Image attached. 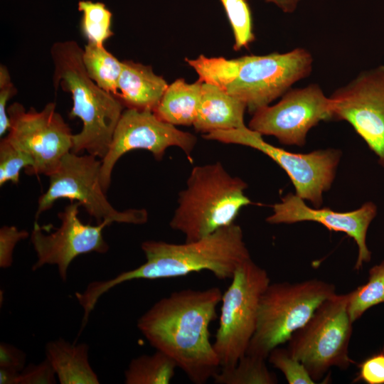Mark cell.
<instances>
[{
	"mask_svg": "<svg viewBox=\"0 0 384 384\" xmlns=\"http://www.w3.org/2000/svg\"><path fill=\"white\" fill-rule=\"evenodd\" d=\"M218 287L184 289L156 302L137 321V327L156 350L170 356L195 384H204L220 368L209 326L217 318Z\"/></svg>",
	"mask_w": 384,
	"mask_h": 384,
	"instance_id": "1",
	"label": "cell"
},
{
	"mask_svg": "<svg viewBox=\"0 0 384 384\" xmlns=\"http://www.w3.org/2000/svg\"><path fill=\"white\" fill-rule=\"evenodd\" d=\"M146 262L116 277L87 284L77 293L80 304L92 311L110 289L133 279H159L185 276L202 270L220 280L231 279L238 267L251 258L240 225L233 223L194 241L176 244L146 240L142 243Z\"/></svg>",
	"mask_w": 384,
	"mask_h": 384,
	"instance_id": "2",
	"label": "cell"
},
{
	"mask_svg": "<svg viewBox=\"0 0 384 384\" xmlns=\"http://www.w3.org/2000/svg\"><path fill=\"white\" fill-rule=\"evenodd\" d=\"M185 61L199 80L215 85L246 104L254 114L281 97L312 71L314 58L304 48L286 53L249 55L237 58L200 55Z\"/></svg>",
	"mask_w": 384,
	"mask_h": 384,
	"instance_id": "3",
	"label": "cell"
},
{
	"mask_svg": "<svg viewBox=\"0 0 384 384\" xmlns=\"http://www.w3.org/2000/svg\"><path fill=\"white\" fill-rule=\"evenodd\" d=\"M82 50L73 40L52 45L53 85L56 91L60 87L70 93L73 103L69 117H78L82 122L81 131L73 135L71 151H85L102 159L125 107L89 77L82 63Z\"/></svg>",
	"mask_w": 384,
	"mask_h": 384,
	"instance_id": "4",
	"label": "cell"
},
{
	"mask_svg": "<svg viewBox=\"0 0 384 384\" xmlns=\"http://www.w3.org/2000/svg\"><path fill=\"white\" fill-rule=\"evenodd\" d=\"M247 188L219 161L193 167L178 193L170 227L189 242L235 223L240 210L252 203L245 194Z\"/></svg>",
	"mask_w": 384,
	"mask_h": 384,
	"instance_id": "5",
	"label": "cell"
},
{
	"mask_svg": "<svg viewBox=\"0 0 384 384\" xmlns=\"http://www.w3.org/2000/svg\"><path fill=\"white\" fill-rule=\"evenodd\" d=\"M335 294L334 284L317 279L270 283L260 297L255 331L246 353L267 360L272 349L288 341Z\"/></svg>",
	"mask_w": 384,
	"mask_h": 384,
	"instance_id": "6",
	"label": "cell"
},
{
	"mask_svg": "<svg viewBox=\"0 0 384 384\" xmlns=\"http://www.w3.org/2000/svg\"><path fill=\"white\" fill-rule=\"evenodd\" d=\"M348 302V293L331 296L288 341L290 353L305 366L314 381L332 367L346 370L353 363L348 355L353 322Z\"/></svg>",
	"mask_w": 384,
	"mask_h": 384,
	"instance_id": "7",
	"label": "cell"
},
{
	"mask_svg": "<svg viewBox=\"0 0 384 384\" xmlns=\"http://www.w3.org/2000/svg\"><path fill=\"white\" fill-rule=\"evenodd\" d=\"M270 283L267 271L251 258L240 265L223 294L219 326L213 343L220 368L243 356L255 331L260 297Z\"/></svg>",
	"mask_w": 384,
	"mask_h": 384,
	"instance_id": "8",
	"label": "cell"
},
{
	"mask_svg": "<svg viewBox=\"0 0 384 384\" xmlns=\"http://www.w3.org/2000/svg\"><path fill=\"white\" fill-rule=\"evenodd\" d=\"M102 160L91 154L80 156L70 151L49 177L47 191L38 200L36 217L49 210L58 199L76 201L97 223L141 225L148 220L146 209L130 208L120 211L107 200L100 180Z\"/></svg>",
	"mask_w": 384,
	"mask_h": 384,
	"instance_id": "9",
	"label": "cell"
},
{
	"mask_svg": "<svg viewBox=\"0 0 384 384\" xmlns=\"http://www.w3.org/2000/svg\"><path fill=\"white\" fill-rule=\"evenodd\" d=\"M208 140L240 144L255 149L274 161L288 175L295 194L310 202L316 208L323 203L336 176L341 151L319 149L306 154L288 151L266 142L262 135L247 126L230 130H218L203 134Z\"/></svg>",
	"mask_w": 384,
	"mask_h": 384,
	"instance_id": "10",
	"label": "cell"
},
{
	"mask_svg": "<svg viewBox=\"0 0 384 384\" xmlns=\"http://www.w3.org/2000/svg\"><path fill=\"white\" fill-rule=\"evenodd\" d=\"M7 112L10 127L6 137L33 160V166L25 172L49 176L73 146L74 134L56 111V104L49 102L36 111L33 107L26 110L23 105L14 102Z\"/></svg>",
	"mask_w": 384,
	"mask_h": 384,
	"instance_id": "11",
	"label": "cell"
},
{
	"mask_svg": "<svg viewBox=\"0 0 384 384\" xmlns=\"http://www.w3.org/2000/svg\"><path fill=\"white\" fill-rule=\"evenodd\" d=\"M196 143L195 135L161 120L153 110L124 109L114 131L108 151L102 159V186L107 192L114 165L121 156L132 150H147L156 160H161L168 148L176 146L191 160Z\"/></svg>",
	"mask_w": 384,
	"mask_h": 384,
	"instance_id": "12",
	"label": "cell"
},
{
	"mask_svg": "<svg viewBox=\"0 0 384 384\" xmlns=\"http://www.w3.org/2000/svg\"><path fill=\"white\" fill-rule=\"evenodd\" d=\"M329 120H332L329 97L319 85L311 83L291 88L275 105L256 111L248 127L262 136H273L282 144L303 146L309 130Z\"/></svg>",
	"mask_w": 384,
	"mask_h": 384,
	"instance_id": "13",
	"label": "cell"
},
{
	"mask_svg": "<svg viewBox=\"0 0 384 384\" xmlns=\"http://www.w3.org/2000/svg\"><path fill=\"white\" fill-rule=\"evenodd\" d=\"M329 99L332 120L348 122L384 168V65L361 72Z\"/></svg>",
	"mask_w": 384,
	"mask_h": 384,
	"instance_id": "14",
	"label": "cell"
},
{
	"mask_svg": "<svg viewBox=\"0 0 384 384\" xmlns=\"http://www.w3.org/2000/svg\"><path fill=\"white\" fill-rule=\"evenodd\" d=\"M78 202L71 201L58 214L61 224L54 232L46 234L36 221L30 235L37 260L32 267L36 271L46 265H55L60 279L65 282L68 270L78 256L92 252L105 253L109 245L102 235L110 225L105 220L96 225L84 224L78 218Z\"/></svg>",
	"mask_w": 384,
	"mask_h": 384,
	"instance_id": "15",
	"label": "cell"
},
{
	"mask_svg": "<svg viewBox=\"0 0 384 384\" xmlns=\"http://www.w3.org/2000/svg\"><path fill=\"white\" fill-rule=\"evenodd\" d=\"M376 215L377 206L373 202H366L352 211L336 212L327 208H311L304 200L289 193L272 206V213L266 221L270 224L313 221L322 224L329 230L346 233L357 245L358 257L354 269L359 270L371 259V252L366 245V234Z\"/></svg>",
	"mask_w": 384,
	"mask_h": 384,
	"instance_id": "16",
	"label": "cell"
},
{
	"mask_svg": "<svg viewBox=\"0 0 384 384\" xmlns=\"http://www.w3.org/2000/svg\"><path fill=\"white\" fill-rule=\"evenodd\" d=\"M169 84L151 65L122 60L117 98L126 108L154 110Z\"/></svg>",
	"mask_w": 384,
	"mask_h": 384,
	"instance_id": "17",
	"label": "cell"
},
{
	"mask_svg": "<svg viewBox=\"0 0 384 384\" xmlns=\"http://www.w3.org/2000/svg\"><path fill=\"white\" fill-rule=\"evenodd\" d=\"M246 104L218 86L203 82L202 95L194 129L208 134L246 126L244 115Z\"/></svg>",
	"mask_w": 384,
	"mask_h": 384,
	"instance_id": "18",
	"label": "cell"
},
{
	"mask_svg": "<svg viewBox=\"0 0 384 384\" xmlns=\"http://www.w3.org/2000/svg\"><path fill=\"white\" fill-rule=\"evenodd\" d=\"M89 346L70 343L63 338L46 346V358L60 384H98L100 380L88 358Z\"/></svg>",
	"mask_w": 384,
	"mask_h": 384,
	"instance_id": "19",
	"label": "cell"
},
{
	"mask_svg": "<svg viewBox=\"0 0 384 384\" xmlns=\"http://www.w3.org/2000/svg\"><path fill=\"white\" fill-rule=\"evenodd\" d=\"M202 85L199 79L193 83L183 78L176 80L168 85L154 112L174 126L193 125L201 100Z\"/></svg>",
	"mask_w": 384,
	"mask_h": 384,
	"instance_id": "20",
	"label": "cell"
},
{
	"mask_svg": "<svg viewBox=\"0 0 384 384\" xmlns=\"http://www.w3.org/2000/svg\"><path fill=\"white\" fill-rule=\"evenodd\" d=\"M82 59L89 77L100 88L117 97L122 61L109 52L104 45L90 41L82 50Z\"/></svg>",
	"mask_w": 384,
	"mask_h": 384,
	"instance_id": "21",
	"label": "cell"
},
{
	"mask_svg": "<svg viewBox=\"0 0 384 384\" xmlns=\"http://www.w3.org/2000/svg\"><path fill=\"white\" fill-rule=\"evenodd\" d=\"M178 368L165 353L156 350L152 355L143 354L133 358L124 371L126 384H168Z\"/></svg>",
	"mask_w": 384,
	"mask_h": 384,
	"instance_id": "22",
	"label": "cell"
},
{
	"mask_svg": "<svg viewBox=\"0 0 384 384\" xmlns=\"http://www.w3.org/2000/svg\"><path fill=\"white\" fill-rule=\"evenodd\" d=\"M266 359L245 353L232 367L220 368L213 377L216 384H275L276 375L270 371Z\"/></svg>",
	"mask_w": 384,
	"mask_h": 384,
	"instance_id": "23",
	"label": "cell"
},
{
	"mask_svg": "<svg viewBox=\"0 0 384 384\" xmlns=\"http://www.w3.org/2000/svg\"><path fill=\"white\" fill-rule=\"evenodd\" d=\"M384 303V261L369 270L367 283L348 293V312L353 323L372 306Z\"/></svg>",
	"mask_w": 384,
	"mask_h": 384,
	"instance_id": "24",
	"label": "cell"
},
{
	"mask_svg": "<svg viewBox=\"0 0 384 384\" xmlns=\"http://www.w3.org/2000/svg\"><path fill=\"white\" fill-rule=\"evenodd\" d=\"M78 9L82 13L81 30L87 41L103 45L114 35L111 28L112 14L104 3L80 0Z\"/></svg>",
	"mask_w": 384,
	"mask_h": 384,
	"instance_id": "25",
	"label": "cell"
},
{
	"mask_svg": "<svg viewBox=\"0 0 384 384\" xmlns=\"http://www.w3.org/2000/svg\"><path fill=\"white\" fill-rule=\"evenodd\" d=\"M227 14L234 35L235 50L247 48L255 39L252 18L246 0H220Z\"/></svg>",
	"mask_w": 384,
	"mask_h": 384,
	"instance_id": "26",
	"label": "cell"
},
{
	"mask_svg": "<svg viewBox=\"0 0 384 384\" xmlns=\"http://www.w3.org/2000/svg\"><path fill=\"white\" fill-rule=\"evenodd\" d=\"M33 166V160L25 151L13 145L6 137L0 142V186L11 181L18 183L20 172Z\"/></svg>",
	"mask_w": 384,
	"mask_h": 384,
	"instance_id": "27",
	"label": "cell"
},
{
	"mask_svg": "<svg viewBox=\"0 0 384 384\" xmlns=\"http://www.w3.org/2000/svg\"><path fill=\"white\" fill-rule=\"evenodd\" d=\"M267 358L284 374L289 384L315 383L305 366L290 353L288 348L277 346L270 351Z\"/></svg>",
	"mask_w": 384,
	"mask_h": 384,
	"instance_id": "28",
	"label": "cell"
},
{
	"mask_svg": "<svg viewBox=\"0 0 384 384\" xmlns=\"http://www.w3.org/2000/svg\"><path fill=\"white\" fill-rule=\"evenodd\" d=\"M29 236V233L14 225H4L0 229V267H10L16 244Z\"/></svg>",
	"mask_w": 384,
	"mask_h": 384,
	"instance_id": "29",
	"label": "cell"
},
{
	"mask_svg": "<svg viewBox=\"0 0 384 384\" xmlns=\"http://www.w3.org/2000/svg\"><path fill=\"white\" fill-rule=\"evenodd\" d=\"M56 374L46 358L38 364L31 363L19 373L17 384H54L56 383Z\"/></svg>",
	"mask_w": 384,
	"mask_h": 384,
	"instance_id": "30",
	"label": "cell"
},
{
	"mask_svg": "<svg viewBox=\"0 0 384 384\" xmlns=\"http://www.w3.org/2000/svg\"><path fill=\"white\" fill-rule=\"evenodd\" d=\"M17 93L8 68L0 65V136L2 137L10 127L6 106L8 102Z\"/></svg>",
	"mask_w": 384,
	"mask_h": 384,
	"instance_id": "31",
	"label": "cell"
},
{
	"mask_svg": "<svg viewBox=\"0 0 384 384\" xmlns=\"http://www.w3.org/2000/svg\"><path fill=\"white\" fill-rule=\"evenodd\" d=\"M358 367L359 372L355 380L368 384H384V352L370 356Z\"/></svg>",
	"mask_w": 384,
	"mask_h": 384,
	"instance_id": "32",
	"label": "cell"
},
{
	"mask_svg": "<svg viewBox=\"0 0 384 384\" xmlns=\"http://www.w3.org/2000/svg\"><path fill=\"white\" fill-rule=\"evenodd\" d=\"M26 353L16 347L1 342L0 343V367L21 372L25 368Z\"/></svg>",
	"mask_w": 384,
	"mask_h": 384,
	"instance_id": "33",
	"label": "cell"
},
{
	"mask_svg": "<svg viewBox=\"0 0 384 384\" xmlns=\"http://www.w3.org/2000/svg\"><path fill=\"white\" fill-rule=\"evenodd\" d=\"M277 6L284 13H293L297 8L302 0H265Z\"/></svg>",
	"mask_w": 384,
	"mask_h": 384,
	"instance_id": "34",
	"label": "cell"
},
{
	"mask_svg": "<svg viewBox=\"0 0 384 384\" xmlns=\"http://www.w3.org/2000/svg\"><path fill=\"white\" fill-rule=\"evenodd\" d=\"M19 372L0 367V384H17Z\"/></svg>",
	"mask_w": 384,
	"mask_h": 384,
	"instance_id": "35",
	"label": "cell"
}]
</instances>
